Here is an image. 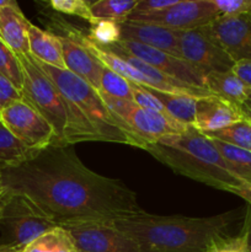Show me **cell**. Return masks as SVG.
I'll return each mask as SVG.
<instances>
[{
	"instance_id": "cell-1",
	"label": "cell",
	"mask_w": 251,
	"mask_h": 252,
	"mask_svg": "<svg viewBox=\"0 0 251 252\" xmlns=\"http://www.w3.org/2000/svg\"><path fill=\"white\" fill-rule=\"evenodd\" d=\"M2 180L5 189L29 197L59 226L112 223L143 212L134 191L89 169L73 145L52 143L2 170Z\"/></svg>"
},
{
	"instance_id": "cell-2",
	"label": "cell",
	"mask_w": 251,
	"mask_h": 252,
	"mask_svg": "<svg viewBox=\"0 0 251 252\" xmlns=\"http://www.w3.org/2000/svg\"><path fill=\"white\" fill-rule=\"evenodd\" d=\"M234 212L203 218L157 216L143 211L137 216L112 221L129 236L142 252H213L228 238Z\"/></svg>"
},
{
	"instance_id": "cell-3",
	"label": "cell",
	"mask_w": 251,
	"mask_h": 252,
	"mask_svg": "<svg viewBox=\"0 0 251 252\" xmlns=\"http://www.w3.org/2000/svg\"><path fill=\"white\" fill-rule=\"evenodd\" d=\"M144 150L176 174L213 189L234 193L248 187L229 170L213 140L193 126L182 133L164 135Z\"/></svg>"
},
{
	"instance_id": "cell-4",
	"label": "cell",
	"mask_w": 251,
	"mask_h": 252,
	"mask_svg": "<svg viewBox=\"0 0 251 252\" xmlns=\"http://www.w3.org/2000/svg\"><path fill=\"white\" fill-rule=\"evenodd\" d=\"M46 75L57 86L63 97L68 98L80 110L97 134L100 142L118 143L138 148L122 123L98 94V90L66 69H58L36 61Z\"/></svg>"
},
{
	"instance_id": "cell-5",
	"label": "cell",
	"mask_w": 251,
	"mask_h": 252,
	"mask_svg": "<svg viewBox=\"0 0 251 252\" xmlns=\"http://www.w3.org/2000/svg\"><path fill=\"white\" fill-rule=\"evenodd\" d=\"M22 70V100L41 113L53 127L57 142L64 144L66 116L63 97L31 54H17Z\"/></svg>"
},
{
	"instance_id": "cell-6",
	"label": "cell",
	"mask_w": 251,
	"mask_h": 252,
	"mask_svg": "<svg viewBox=\"0 0 251 252\" xmlns=\"http://www.w3.org/2000/svg\"><path fill=\"white\" fill-rule=\"evenodd\" d=\"M98 94L113 115L126 128L128 134L135 140L138 148L144 150L145 145L157 142L161 137L182 133L189 126H184L170 116L152 112L135 105L133 101L112 97L98 90Z\"/></svg>"
},
{
	"instance_id": "cell-7",
	"label": "cell",
	"mask_w": 251,
	"mask_h": 252,
	"mask_svg": "<svg viewBox=\"0 0 251 252\" xmlns=\"http://www.w3.org/2000/svg\"><path fill=\"white\" fill-rule=\"evenodd\" d=\"M54 226L58 225L29 197L11 192L0 221L2 234L0 245L24 249Z\"/></svg>"
},
{
	"instance_id": "cell-8",
	"label": "cell",
	"mask_w": 251,
	"mask_h": 252,
	"mask_svg": "<svg viewBox=\"0 0 251 252\" xmlns=\"http://www.w3.org/2000/svg\"><path fill=\"white\" fill-rule=\"evenodd\" d=\"M44 5L47 6L46 2ZM49 11V9L48 11H44V17L48 20V22L43 24L46 25L47 31L58 37L61 42L66 70L84 79L96 90H100L103 65L80 43L79 36L83 31L78 26H74L73 24L64 20V17L58 12L52 10L53 14H51Z\"/></svg>"
},
{
	"instance_id": "cell-9",
	"label": "cell",
	"mask_w": 251,
	"mask_h": 252,
	"mask_svg": "<svg viewBox=\"0 0 251 252\" xmlns=\"http://www.w3.org/2000/svg\"><path fill=\"white\" fill-rule=\"evenodd\" d=\"M181 58L204 75L233 70L235 62L213 38L206 26L180 31Z\"/></svg>"
},
{
	"instance_id": "cell-10",
	"label": "cell",
	"mask_w": 251,
	"mask_h": 252,
	"mask_svg": "<svg viewBox=\"0 0 251 252\" xmlns=\"http://www.w3.org/2000/svg\"><path fill=\"white\" fill-rule=\"evenodd\" d=\"M0 120L31 152H38L57 142V134L48 121L24 100L4 108Z\"/></svg>"
},
{
	"instance_id": "cell-11",
	"label": "cell",
	"mask_w": 251,
	"mask_h": 252,
	"mask_svg": "<svg viewBox=\"0 0 251 252\" xmlns=\"http://www.w3.org/2000/svg\"><path fill=\"white\" fill-rule=\"evenodd\" d=\"M219 17L213 0H179L155 14H132L127 21L152 24L175 31H188L209 25Z\"/></svg>"
},
{
	"instance_id": "cell-12",
	"label": "cell",
	"mask_w": 251,
	"mask_h": 252,
	"mask_svg": "<svg viewBox=\"0 0 251 252\" xmlns=\"http://www.w3.org/2000/svg\"><path fill=\"white\" fill-rule=\"evenodd\" d=\"M110 49H117V51L125 52L133 57H137L140 61L145 62L149 65L154 66L159 71L164 73L165 75L172 79L182 81L185 84L193 86V88L206 89V75L201 71L197 70L194 66L187 63L185 59L175 57L166 52L159 51L157 48L144 46V44L137 43L132 41H118L117 43L110 47Z\"/></svg>"
},
{
	"instance_id": "cell-13",
	"label": "cell",
	"mask_w": 251,
	"mask_h": 252,
	"mask_svg": "<svg viewBox=\"0 0 251 252\" xmlns=\"http://www.w3.org/2000/svg\"><path fill=\"white\" fill-rule=\"evenodd\" d=\"M63 228L70 233L78 252H142L133 239L112 223H79Z\"/></svg>"
},
{
	"instance_id": "cell-14",
	"label": "cell",
	"mask_w": 251,
	"mask_h": 252,
	"mask_svg": "<svg viewBox=\"0 0 251 252\" xmlns=\"http://www.w3.org/2000/svg\"><path fill=\"white\" fill-rule=\"evenodd\" d=\"M206 27L235 63L251 62V10L235 16L218 17Z\"/></svg>"
},
{
	"instance_id": "cell-15",
	"label": "cell",
	"mask_w": 251,
	"mask_h": 252,
	"mask_svg": "<svg viewBox=\"0 0 251 252\" xmlns=\"http://www.w3.org/2000/svg\"><path fill=\"white\" fill-rule=\"evenodd\" d=\"M245 120L240 108L216 95L197 98L193 127L202 133L217 132L233 123Z\"/></svg>"
},
{
	"instance_id": "cell-16",
	"label": "cell",
	"mask_w": 251,
	"mask_h": 252,
	"mask_svg": "<svg viewBox=\"0 0 251 252\" xmlns=\"http://www.w3.org/2000/svg\"><path fill=\"white\" fill-rule=\"evenodd\" d=\"M121 39L137 42L181 58L179 44L180 31L152 24L126 21L121 24Z\"/></svg>"
},
{
	"instance_id": "cell-17",
	"label": "cell",
	"mask_w": 251,
	"mask_h": 252,
	"mask_svg": "<svg viewBox=\"0 0 251 252\" xmlns=\"http://www.w3.org/2000/svg\"><path fill=\"white\" fill-rule=\"evenodd\" d=\"M108 49L112 53L117 54L121 58L125 59L127 63H129L133 68L137 69L140 74L145 78V86L147 88L155 89V90L164 91V93L169 94H187V95L196 96V97H203V96L212 95L208 90L206 89H199V88H193V86L188 85V84H185L182 81L176 80V79H172L170 76L165 75L164 73L159 71L157 69H155L154 66L149 65L145 62L140 61L137 57H133L130 54L125 53V52L117 51V49Z\"/></svg>"
},
{
	"instance_id": "cell-18",
	"label": "cell",
	"mask_w": 251,
	"mask_h": 252,
	"mask_svg": "<svg viewBox=\"0 0 251 252\" xmlns=\"http://www.w3.org/2000/svg\"><path fill=\"white\" fill-rule=\"evenodd\" d=\"M27 20L16 1L0 9V39L15 54H29V30Z\"/></svg>"
},
{
	"instance_id": "cell-19",
	"label": "cell",
	"mask_w": 251,
	"mask_h": 252,
	"mask_svg": "<svg viewBox=\"0 0 251 252\" xmlns=\"http://www.w3.org/2000/svg\"><path fill=\"white\" fill-rule=\"evenodd\" d=\"M29 49L36 61L54 68L66 69L58 37L33 24L29 30Z\"/></svg>"
},
{
	"instance_id": "cell-20",
	"label": "cell",
	"mask_w": 251,
	"mask_h": 252,
	"mask_svg": "<svg viewBox=\"0 0 251 252\" xmlns=\"http://www.w3.org/2000/svg\"><path fill=\"white\" fill-rule=\"evenodd\" d=\"M79 41L105 68L115 71L116 74L123 76V78L132 81V83L145 86V78L137 69L133 68L129 63H127L120 56L112 53L108 49L102 48L94 41H91L88 36V32H81L80 36H79Z\"/></svg>"
},
{
	"instance_id": "cell-21",
	"label": "cell",
	"mask_w": 251,
	"mask_h": 252,
	"mask_svg": "<svg viewBox=\"0 0 251 252\" xmlns=\"http://www.w3.org/2000/svg\"><path fill=\"white\" fill-rule=\"evenodd\" d=\"M206 88L212 95L219 96L239 108L246 101L249 89L233 70L206 75Z\"/></svg>"
},
{
	"instance_id": "cell-22",
	"label": "cell",
	"mask_w": 251,
	"mask_h": 252,
	"mask_svg": "<svg viewBox=\"0 0 251 252\" xmlns=\"http://www.w3.org/2000/svg\"><path fill=\"white\" fill-rule=\"evenodd\" d=\"M147 88V86H145ZM164 106L167 115L184 126H194L196 120V96L187 94H169L147 88Z\"/></svg>"
},
{
	"instance_id": "cell-23",
	"label": "cell",
	"mask_w": 251,
	"mask_h": 252,
	"mask_svg": "<svg viewBox=\"0 0 251 252\" xmlns=\"http://www.w3.org/2000/svg\"><path fill=\"white\" fill-rule=\"evenodd\" d=\"M22 252H78V249L70 233L58 225L25 246Z\"/></svg>"
},
{
	"instance_id": "cell-24",
	"label": "cell",
	"mask_w": 251,
	"mask_h": 252,
	"mask_svg": "<svg viewBox=\"0 0 251 252\" xmlns=\"http://www.w3.org/2000/svg\"><path fill=\"white\" fill-rule=\"evenodd\" d=\"M214 145L223 157L229 170L248 186H251V152L213 139Z\"/></svg>"
},
{
	"instance_id": "cell-25",
	"label": "cell",
	"mask_w": 251,
	"mask_h": 252,
	"mask_svg": "<svg viewBox=\"0 0 251 252\" xmlns=\"http://www.w3.org/2000/svg\"><path fill=\"white\" fill-rule=\"evenodd\" d=\"M33 153L25 147L0 120V170L21 164Z\"/></svg>"
},
{
	"instance_id": "cell-26",
	"label": "cell",
	"mask_w": 251,
	"mask_h": 252,
	"mask_svg": "<svg viewBox=\"0 0 251 252\" xmlns=\"http://www.w3.org/2000/svg\"><path fill=\"white\" fill-rule=\"evenodd\" d=\"M137 2L138 0H98L91 2V15L94 20H110L121 25L129 19Z\"/></svg>"
},
{
	"instance_id": "cell-27",
	"label": "cell",
	"mask_w": 251,
	"mask_h": 252,
	"mask_svg": "<svg viewBox=\"0 0 251 252\" xmlns=\"http://www.w3.org/2000/svg\"><path fill=\"white\" fill-rule=\"evenodd\" d=\"M203 134L208 138L218 139L226 144L251 152V122L249 120H241L223 129L212 133H203Z\"/></svg>"
},
{
	"instance_id": "cell-28",
	"label": "cell",
	"mask_w": 251,
	"mask_h": 252,
	"mask_svg": "<svg viewBox=\"0 0 251 252\" xmlns=\"http://www.w3.org/2000/svg\"><path fill=\"white\" fill-rule=\"evenodd\" d=\"M88 36L102 48L121 41V25L110 20H93L89 24Z\"/></svg>"
},
{
	"instance_id": "cell-29",
	"label": "cell",
	"mask_w": 251,
	"mask_h": 252,
	"mask_svg": "<svg viewBox=\"0 0 251 252\" xmlns=\"http://www.w3.org/2000/svg\"><path fill=\"white\" fill-rule=\"evenodd\" d=\"M100 91L112 96V97L133 101L130 81L105 66H103L102 74H101Z\"/></svg>"
},
{
	"instance_id": "cell-30",
	"label": "cell",
	"mask_w": 251,
	"mask_h": 252,
	"mask_svg": "<svg viewBox=\"0 0 251 252\" xmlns=\"http://www.w3.org/2000/svg\"><path fill=\"white\" fill-rule=\"evenodd\" d=\"M0 73L6 76L21 91L22 70L19 58L1 39H0Z\"/></svg>"
},
{
	"instance_id": "cell-31",
	"label": "cell",
	"mask_w": 251,
	"mask_h": 252,
	"mask_svg": "<svg viewBox=\"0 0 251 252\" xmlns=\"http://www.w3.org/2000/svg\"><path fill=\"white\" fill-rule=\"evenodd\" d=\"M46 4L49 9L61 15L79 17L88 24H90L94 20L90 10V1H85V0H51Z\"/></svg>"
},
{
	"instance_id": "cell-32",
	"label": "cell",
	"mask_w": 251,
	"mask_h": 252,
	"mask_svg": "<svg viewBox=\"0 0 251 252\" xmlns=\"http://www.w3.org/2000/svg\"><path fill=\"white\" fill-rule=\"evenodd\" d=\"M130 89H132V95H133V102L138 105L139 107L144 108V110L152 111V112L162 113V115H167L165 111L164 106L161 105L159 100L148 90L145 86L139 85L130 81ZM169 116V115H167Z\"/></svg>"
},
{
	"instance_id": "cell-33",
	"label": "cell",
	"mask_w": 251,
	"mask_h": 252,
	"mask_svg": "<svg viewBox=\"0 0 251 252\" xmlns=\"http://www.w3.org/2000/svg\"><path fill=\"white\" fill-rule=\"evenodd\" d=\"M219 17L235 16L251 10V0H213Z\"/></svg>"
},
{
	"instance_id": "cell-34",
	"label": "cell",
	"mask_w": 251,
	"mask_h": 252,
	"mask_svg": "<svg viewBox=\"0 0 251 252\" xmlns=\"http://www.w3.org/2000/svg\"><path fill=\"white\" fill-rule=\"evenodd\" d=\"M20 100H22L21 91L6 76L0 73V112Z\"/></svg>"
},
{
	"instance_id": "cell-35",
	"label": "cell",
	"mask_w": 251,
	"mask_h": 252,
	"mask_svg": "<svg viewBox=\"0 0 251 252\" xmlns=\"http://www.w3.org/2000/svg\"><path fill=\"white\" fill-rule=\"evenodd\" d=\"M179 0H138L133 14H155L174 6Z\"/></svg>"
},
{
	"instance_id": "cell-36",
	"label": "cell",
	"mask_w": 251,
	"mask_h": 252,
	"mask_svg": "<svg viewBox=\"0 0 251 252\" xmlns=\"http://www.w3.org/2000/svg\"><path fill=\"white\" fill-rule=\"evenodd\" d=\"M213 252H249L246 241L241 234L238 236H228L217 245Z\"/></svg>"
},
{
	"instance_id": "cell-37",
	"label": "cell",
	"mask_w": 251,
	"mask_h": 252,
	"mask_svg": "<svg viewBox=\"0 0 251 252\" xmlns=\"http://www.w3.org/2000/svg\"><path fill=\"white\" fill-rule=\"evenodd\" d=\"M233 71L248 88H251V62H239V63H235Z\"/></svg>"
},
{
	"instance_id": "cell-38",
	"label": "cell",
	"mask_w": 251,
	"mask_h": 252,
	"mask_svg": "<svg viewBox=\"0 0 251 252\" xmlns=\"http://www.w3.org/2000/svg\"><path fill=\"white\" fill-rule=\"evenodd\" d=\"M240 234L245 239L249 252H251V206H249L248 209H246L245 218H244V225L241 228Z\"/></svg>"
},
{
	"instance_id": "cell-39",
	"label": "cell",
	"mask_w": 251,
	"mask_h": 252,
	"mask_svg": "<svg viewBox=\"0 0 251 252\" xmlns=\"http://www.w3.org/2000/svg\"><path fill=\"white\" fill-rule=\"evenodd\" d=\"M10 198H11V192L7 189L0 192V221H1L2 216H4V211L6 208L7 203H9Z\"/></svg>"
},
{
	"instance_id": "cell-40",
	"label": "cell",
	"mask_w": 251,
	"mask_h": 252,
	"mask_svg": "<svg viewBox=\"0 0 251 252\" xmlns=\"http://www.w3.org/2000/svg\"><path fill=\"white\" fill-rule=\"evenodd\" d=\"M241 112L245 120L251 121V88L248 89V96H246V101L243 103L240 107Z\"/></svg>"
},
{
	"instance_id": "cell-41",
	"label": "cell",
	"mask_w": 251,
	"mask_h": 252,
	"mask_svg": "<svg viewBox=\"0 0 251 252\" xmlns=\"http://www.w3.org/2000/svg\"><path fill=\"white\" fill-rule=\"evenodd\" d=\"M234 194H236V196H239V197H241L243 199H245V201L249 203V206H251V186L244 187V189H238V191L234 192Z\"/></svg>"
},
{
	"instance_id": "cell-42",
	"label": "cell",
	"mask_w": 251,
	"mask_h": 252,
	"mask_svg": "<svg viewBox=\"0 0 251 252\" xmlns=\"http://www.w3.org/2000/svg\"><path fill=\"white\" fill-rule=\"evenodd\" d=\"M24 249H17V248H11V246L6 245H0V252H22Z\"/></svg>"
},
{
	"instance_id": "cell-43",
	"label": "cell",
	"mask_w": 251,
	"mask_h": 252,
	"mask_svg": "<svg viewBox=\"0 0 251 252\" xmlns=\"http://www.w3.org/2000/svg\"><path fill=\"white\" fill-rule=\"evenodd\" d=\"M5 186H4V180H2V170H0V192L4 191Z\"/></svg>"
},
{
	"instance_id": "cell-44",
	"label": "cell",
	"mask_w": 251,
	"mask_h": 252,
	"mask_svg": "<svg viewBox=\"0 0 251 252\" xmlns=\"http://www.w3.org/2000/svg\"><path fill=\"white\" fill-rule=\"evenodd\" d=\"M250 122H251V121H250Z\"/></svg>"
}]
</instances>
